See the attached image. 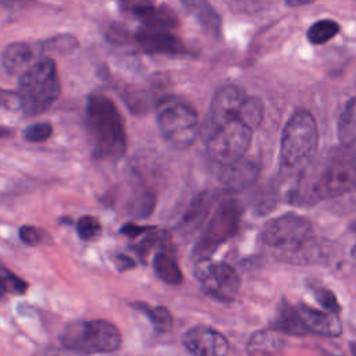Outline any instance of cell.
Segmentation results:
<instances>
[{
	"instance_id": "obj_12",
	"label": "cell",
	"mask_w": 356,
	"mask_h": 356,
	"mask_svg": "<svg viewBox=\"0 0 356 356\" xmlns=\"http://www.w3.org/2000/svg\"><path fill=\"white\" fill-rule=\"evenodd\" d=\"M182 342L195 356H227L229 352L228 339L210 327H195L186 331Z\"/></svg>"
},
{
	"instance_id": "obj_32",
	"label": "cell",
	"mask_w": 356,
	"mask_h": 356,
	"mask_svg": "<svg viewBox=\"0 0 356 356\" xmlns=\"http://www.w3.org/2000/svg\"><path fill=\"white\" fill-rule=\"evenodd\" d=\"M232 7L242 11H254L261 7L267 0H229Z\"/></svg>"
},
{
	"instance_id": "obj_15",
	"label": "cell",
	"mask_w": 356,
	"mask_h": 356,
	"mask_svg": "<svg viewBox=\"0 0 356 356\" xmlns=\"http://www.w3.org/2000/svg\"><path fill=\"white\" fill-rule=\"evenodd\" d=\"M135 40L138 46L146 53L153 54H179L185 51L184 43L163 29L153 28H142L136 32Z\"/></svg>"
},
{
	"instance_id": "obj_7",
	"label": "cell",
	"mask_w": 356,
	"mask_h": 356,
	"mask_svg": "<svg viewBox=\"0 0 356 356\" xmlns=\"http://www.w3.org/2000/svg\"><path fill=\"white\" fill-rule=\"evenodd\" d=\"M157 125L163 138L177 149H185L199 136L196 110L177 97H165L157 104Z\"/></svg>"
},
{
	"instance_id": "obj_22",
	"label": "cell",
	"mask_w": 356,
	"mask_h": 356,
	"mask_svg": "<svg viewBox=\"0 0 356 356\" xmlns=\"http://www.w3.org/2000/svg\"><path fill=\"white\" fill-rule=\"evenodd\" d=\"M355 99L352 97L345 108L342 110L339 120H338V136L341 143L345 147L352 149L355 145V138H356V132H355Z\"/></svg>"
},
{
	"instance_id": "obj_30",
	"label": "cell",
	"mask_w": 356,
	"mask_h": 356,
	"mask_svg": "<svg viewBox=\"0 0 356 356\" xmlns=\"http://www.w3.org/2000/svg\"><path fill=\"white\" fill-rule=\"evenodd\" d=\"M0 277L4 282V286L7 289V292H13V293H25V291L28 289V284L26 281H24L22 278H19L18 275L13 274L8 270H1L0 271Z\"/></svg>"
},
{
	"instance_id": "obj_31",
	"label": "cell",
	"mask_w": 356,
	"mask_h": 356,
	"mask_svg": "<svg viewBox=\"0 0 356 356\" xmlns=\"http://www.w3.org/2000/svg\"><path fill=\"white\" fill-rule=\"evenodd\" d=\"M0 107L10 111L21 110V100L18 92L0 88Z\"/></svg>"
},
{
	"instance_id": "obj_21",
	"label": "cell",
	"mask_w": 356,
	"mask_h": 356,
	"mask_svg": "<svg viewBox=\"0 0 356 356\" xmlns=\"http://www.w3.org/2000/svg\"><path fill=\"white\" fill-rule=\"evenodd\" d=\"M132 307H135L136 310H139L140 313H143L149 321L152 323V325L160 331V332H165L170 331L172 328V314L170 313V310L164 306H149L147 303H134Z\"/></svg>"
},
{
	"instance_id": "obj_24",
	"label": "cell",
	"mask_w": 356,
	"mask_h": 356,
	"mask_svg": "<svg viewBox=\"0 0 356 356\" xmlns=\"http://www.w3.org/2000/svg\"><path fill=\"white\" fill-rule=\"evenodd\" d=\"M339 32V25L334 19H320L307 31V39L313 44H324Z\"/></svg>"
},
{
	"instance_id": "obj_16",
	"label": "cell",
	"mask_w": 356,
	"mask_h": 356,
	"mask_svg": "<svg viewBox=\"0 0 356 356\" xmlns=\"http://www.w3.org/2000/svg\"><path fill=\"white\" fill-rule=\"evenodd\" d=\"M222 167L224 168L221 170L220 181L227 189L234 192L250 186L257 179L260 172L259 164L254 160L248 159L245 156Z\"/></svg>"
},
{
	"instance_id": "obj_5",
	"label": "cell",
	"mask_w": 356,
	"mask_h": 356,
	"mask_svg": "<svg viewBox=\"0 0 356 356\" xmlns=\"http://www.w3.org/2000/svg\"><path fill=\"white\" fill-rule=\"evenodd\" d=\"M199 134L203 135L207 156L225 165L245 156L252 143L253 129L241 118H229L202 125Z\"/></svg>"
},
{
	"instance_id": "obj_27",
	"label": "cell",
	"mask_w": 356,
	"mask_h": 356,
	"mask_svg": "<svg viewBox=\"0 0 356 356\" xmlns=\"http://www.w3.org/2000/svg\"><path fill=\"white\" fill-rule=\"evenodd\" d=\"M53 134V127L49 122H36L25 128L24 131V138L28 142L39 143L47 140Z\"/></svg>"
},
{
	"instance_id": "obj_34",
	"label": "cell",
	"mask_w": 356,
	"mask_h": 356,
	"mask_svg": "<svg viewBox=\"0 0 356 356\" xmlns=\"http://www.w3.org/2000/svg\"><path fill=\"white\" fill-rule=\"evenodd\" d=\"M38 356H81L79 353L70 350L67 348L58 349V348H46L38 353Z\"/></svg>"
},
{
	"instance_id": "obj_20",
	"label": "cell",
	"mask_w": 356,
	"mask_h": 356,
	"mask_svg": "<svg viewBox=\"0 0 356 356\" xmlns=\"http://www.w3.org/2000/svg\"><path fill=\"white\" fill-rule=\"evenodd\" d=\"M277 332H284L295 337L306 335V330L303 328V324L300 321V317L298 314L296 306L291 303H282L278 310L277 320L274 323V328Z\"/></svg>"
},
{
	"instance_id": "obj_19",
	"label": "cell",
	"mask_w": 356,
	"mask_h": 356,
	"mask_svg": "<svg viewBox=\"0 0 356 356\" xmlns=\"http://www.w3.org/2000/svg\"><path fill=\"white\" fill-rule=\"evenodd\" d=\"M284 341L275 330L254 332L248 342V352L253 356H271L281 350Z\"/></svg>"
},
{
	"instance_id": "obj_8",
	"label": "cell",
	"mask_w": 356,
	"mask_h": 356,
	"mask_svg": "<svg viewBox=\"0 0 356 356\" xmlns=\"http://www.w3.org/2000/svg\"><path fill=\"white\" fill-rule=\"evenodd\" d=\"M241 214L242 207L235 199H228L221 203L195 245V260L209 259L225 241H228L238 231Z\"/></svg>"
},
{
	"instance_id": "obj_2",
	"label": "cell",
	"mask_w": 356,
	"mask_h": 356,
	"mask_svg": "<svg viewBox=\"0 0 356 356\" xmlns=\"http://www.w3.org/2000/svg\"><path fill=\"white\" fill-rule=\"evenodd\" d=\"M261 239L275 249L281 259L291 263L312 260L317 252L312 222L296 213H285L270 220L263 228Z\"/></svg>"
},
{
	"instance_id": "obj_37",
	"label": "cell",
	"mask_w": 356,
	"mask_h": 356,
	"mask_svg": "<svg viewBox=\"0 0 356 356\" xmlns=\"http://www.w3.org/2000/svg\"><path fill=\"white\" fill-rule=\"evenodd\" d=\"M11 135H13V131L10 128L0 125V138H7V136H11Z\"/></svg>"
},
{
	"instance_id": "obj_36",
	"label": "cell",
	"mask_w": 356,
	"mask_h": 356,
	"mask_svg": "<svg viewBox=\"0 0 356 356\" xmlns=\"http://www.w3.org/2000/svg\"><path fill=\"white\" fill-rule=\"evenodd\" d=\"M316 0H285L286 6H291V7H300V6H306V4H310Z\"/></svg>"
},
{
	"instance_id": "obj_26",
	"label": "cell",
	"mask_w": 356,
	"mask_h": 356,
	"mask_svg": "<svg viewBox=\"0 0 356 356\" xmlns=\"http://www.w3.org/2000/svg\"><path fill=\"white\" fill-rule=\"evenodd\" d=\"M76 232L83 241H95L102 232L100 221L93 216H82L76 222Z\"/></svg>"
},
{
	"instance_id": "obj_25",
	"label": "cell",
	"mask_w": 356,
	"mask_h": 356,
	"mask_svg": "<svg viewBox=\"0 0 356 356\" xmlns=\"http://www.w3.org/2000/svg\"><path fill=\"white\" fill-rule=\"evenodd\" d=\"M78 46V42L71 35H60L51 39H47L38 44V49L43 53H68Z\"/></svg>"
},
{
	"instance_id": "obj_23",
	"label": "cell",
	"mask_w": 356,
	"mask_h": 356,
	"mask_svg": "<svg viewBox=\"0 0 356 356\" xmlns=\"http://www.w3.org/2000/svg\"><path fill=\"white\" fill-rule=\"evenodd\" d=\"M184 6L191 10L204 25H207L211 31H218L220 18L214 8L209 4L207 0H181Z\"/></svg>"
},
{
	"instance_id": "obj_13",
	"label": "cell",
	"mask_w": 356,
	"mask_h": 356,
	"mask_svg": "<svg viewBox=\"0 0 356 356\" xmlns=\"http://www.w3.org/2000/svg\"><path fill=\"white\" fill-rule=\"evenodd\" d=\"M246 97L248 95L238 86L221 88L210 102L209 113L203 125H211L229 118L242 120L241 113H242V107Z\"/></svg>"
},
{
	"instance_id": "obj_18",
	"label": "cell",
	"mask_w": 356,
	"mask_h": 356,
	"mask_svg": "<svg viewBox=\"0 0 356 356\" xmlns=\"http://www.w3.org/2000/svg\"><path fill=\"white\" fill-rule=\"evenodd\" d=\"M153 268L156 275L165 284L178 285L184 281L182 270L170 249H161L154 254Z\"/></svg>"
},
{
	"instance_id": "obj_3",
	"label": "cell",
	"mask_w": 356,
	"mask_h": 356,
	"mask_svg": "<svg viewBox=\"0 0 356 356\" xmlns=\"http://www.w3.org/2000/svg\"><path fill=\"white\" fill-rule=\"evenodd\" d=\"M318 146L316 118L306 110L295 111L284 127L280 145L281 168L289 174H302L313 160Z\"/></svg>"
},
{
	"instance_id": "obj_9",
	"label": "cell",
	"mask_w": 356,
	"mask_h": 356,
	"mask_svg": "<svg viewBox=\"0 0 356 356\" xmlns=\"http://www.w3.org/2000/svg\"><path fill=\"white\" fill-rule=\"evenodd\" d=\"M355 185V160L349 156L339 154L331 159L318 172L307 188L306 199L317 202L327 197H334L346 193Z\"/></svg>"
},
{
	"instance_id": "obj_29",
	"label": "cell",
	"mask_w": 356,
	"mask_h": 356,
	"mask_svg": "<svg viewBox=\"0 0 356 356\" xmlns=\"http://www.w3.org/2000/svg\"><path fill=\"white\" fill-rule=\"evenodd\" d=\"M19 239L28 246H38L44 242L46 232L33 225H22L18 231Z\"/></svg>"
},
{
	"instance_id": "obj_1",
	"label": "cell",
	"mask_w": 356,
	"mask_h": 356,
	"mask_svg": "<svg viewBox=\"0 0 356 356\" xmlns=\"http://www.w3.org/2000/svg\"><path fill=\"white\" fill-rule=\"evenodd\" d=\"M86 129L92 153L100 160H117L127 150L124 118L111 99L90 95L86 102Z\"/></svg>"
},
{
	"instance_id": "obj_11",
	"label": "cell",
	"mask_w": 356,
	"mask_h": 356,
	"mask_svg": "<svg viewBox=\"0 0 356 356\" xmlns=\"http://www.w3.org/2000/svg\"><path fill=\"white\" fill-rule=\"evenodd\" d=\"M121 10L134 18H138L153 29H172L177 28L179 19L172 8L163 4H154L152 0H120Z\"/></svg>"
},
{
	"instance_id": "obj_4",
	"label": "cell",
	"mask_w": 356,
	"mask_h": 356,
	"mask_svg": "<svg viewBox=\"0 0 356 356\" xmlns=\"http://www.w3.org/2000/svg\"><path fill=\"white\" fill-rule=\"evenodd\" d=\"M61 92L57 65L53 58L46 57L28 67L18 83L21 110L26 115H38L49 110Z\"/></svg>"
},
{
	"instance_id": "obj_17",
	"label": "cell",
	"mask_w": 356,
	"mask_h": 356,
	"mask_svg": "<svg viewBox=\"0 0 356 356\" xmlns=\"http://www.w3.org/2000/svg\"><path fill=\"white\" fill-rule=\"evenodd\" d=\"M36 51H39L38 46L24 42L11 43L3 51V65L11 75L24 72L28 67H31V63L36 57Z\"/></svg>"
},
{
	"instance_id": "obj_28",
	"label": "cell",
	"mask_w": 356,
	"mask_h": 356,
	"mask_svg": "<svg viewBox=\"0 0 356 356\" xmlns=\"http://www.w3.org/2000/svg\"><path fill=\"white\" fill-rule=\"evenodd\" d=\"M314 292V298L317 300V303L324 307V310L327 312H332V313H339L341 312V305L337 300V296L327 288L324 286H318L313 289Z\"/></svg>"
},
{
	"instance_id": "obj_10",
	"label": "cell",
	"mask_w": 356,
	"mask_h": 356,
	"mask_svg": "<svg viewBox=\"0 0 356 356\" xmlns=\"http://www.w3.org/2000/svg\"><path fill=\"white\" fill-rule=\"evenodd\" d=\"M195 275L202 289L221 302H232L241 288V278L235 268L224 261H213L210 257L195 261Z\"/></svg>"
},
{
	"instance_id": "obj_6",
	"label": "cell",
	"mask_w": 356,
	"mask_h": 356,
	"mask_svg": "<svg viewBox=\"0 0 356 356\" xmlns=\"http://www.w3.org/2000/svg\"><path fill=\"white\" fill-rule=\"evenodd\" d=\"M64 348L76 353H107L121 346L120 330L107 320L72 321L61 332Z\"/></svg>"
},
{
	"instance_id": "obj_38",
	"label": "cell",
	"mask_w": 356,
	"mask_h": 356,
	"mask_svg": "<svg viewBox=\"0 0 356 356\" xmlns=\"http://www.w3.org/2000/svg\"><path fill=\"white\" fill-rule=\"evenodd\" d=\"M6 292H7V289H6V286H4V282H3V280H1V277H0V302H1V299L4 298Z\"/></svg>"
},
{
	"instance_id": "obj_35",
	"label": "cell",
	"mask_w": 356,
	"mask_h": 356,
	"mask_svg": "<svg viewBox=\"0 0 356 356\" xmlns=\"http://www.w3.org/2000/svg\"><path fill=\"white\" fill-rule=\"evenodd\" d=\"M114 261H115V264H117L120 271H125V270H128V268L135 266L134 260L131 257L125 256V254H115L114 256Z\"/></svg>"
},
{
	"instance_id": "obj_33",
	"label": "cell",
	"mask_w": 356,
	"mask_h": 356,
	"mask_svg": "<svg viewBox=\"0 0 356 356\" xmlns=\"http://www.w3.org/2000/svg\"><path fill=\"white\" fill-rule=\"evenodd\" d=\"M153 227H142V225H135V224H127L121 228V232L125 234L127 236H129L131 239H136L138 236L146 234L147 231H150Z\"/></svg>"
},
{
	"instance_id": "obj_14",
	"label": "cell",
	"mask_w": 356,
	"mask_h": 356,
	"mask_svg": "<svg viewBox=\"0 0 356 356\" xmlns=\"http://www.w3.org/2000/svg\"><path fill=\"white\" fill-rule=\"evenodd\" d=\"M298 314L307 334L323 337H338L342 332V323L337 313L318 310L305 303L296 305Z\"/></svg>"
}]
</instances>
